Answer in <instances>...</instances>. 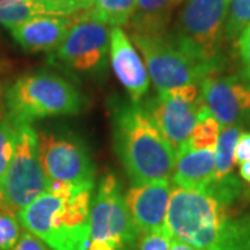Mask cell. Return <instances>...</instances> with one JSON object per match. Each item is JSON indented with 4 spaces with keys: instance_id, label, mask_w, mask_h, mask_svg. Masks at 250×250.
<instances>
[{
    "instance_id": "cell-1",
    "label": "cell",
    "mask_w": 250,
    "mask_h": 250,
    "mask_svg": "<svg viewBox=\"0 0 250 250\" xmlns=\"http://www.w3.org/2000/svg\"><path fill=\"white\" fill-rule=\"evenodd\" d=\"M166 227L196 250H250V215L233 217L229 205L208 189L174 188Z\"/></svg>"
},
{
    "instance_id": "cell-2",
    "label": "cell",
    "mask_w": 250,
    "mask_h": 250,
    "mask_svg": "<svg viewBox=\"0 0 250 250\" xmlns=\"http://www.w3.org/2000/svg\"><path fill=\"white\" fill-rule=\"evenodd\" d=\"M90 188L49 182V190L18 211L21 225L52 250H89Z\"/></svg>"
},
{
    "instance_id": "cell-3",
    "label": "cell",
    "mask_w": 250,
    "mask_h": 250,
    "mask_svg": "<svg viewBox=\"0 0 250 250\" xmlns=\"http://www.w3.org/2000/svg\"><path fill=\"white\" fill-rule=\"evenodd\" d=\"M114 143L120 160L134 184L164 181L171 177L177 150L138 103L114 110Z\"/></svg>"
},
{
    "instance_id": "cell-4",
    "label": "cell",
    "mask_w": 250,
    "mask_h": 250,
    "mask_svg": "<svg viewBox=\"0 0 250 250\" xmlns=\"http://www.w3.org/2000/svg\"><path fill=\"white\" fill-rule=\"evenodd\" d=\"M9 117L16 123L54 116L78 114L83 98L71 82L49 72H36L18 78L6 92Z\"/></svg>"
},
{
    "instance_id": "cell-5",
    "label": "cell",
    "mask_w": 250,
    "mask_h": 250,
    "mask_svg": "<svg viewBox=\"0 0 250 250\" xmlns=\"http://www.w3.org/2000/svg\"><path fill=\"white\" fill-rule=\"evenodd\" d=\"M228 0H188L170 34L174 42L215 74L221 65Z\"/></svg>"
},
{
    "instance_id": "cell-6",
    "label": "cell",
    "mask_w": 250,
    "mask_h": 250,
    "mask_svg": "<svg viewBox=\"0 0 250 250\" xmlns=\"http://www.w3.org/2000/svg\"><path fill=\"white\" fill-rule=\"evenodd\" d=\"M14 123V147L3 184V199L10 208L18 213L36 197L49 190L41 159L39 136L31 124Z\"/></svg>"
},
{
    "instance_id": "cell-7",
    "label": "cell",
    "mask_w": 250,
    "mask_h": 250,
    "mask_svg": "<svg viewBox=\"0 0 250 250\" xmlns=\"http://www.w3.org/2000/svg\"><path fill=\"white\" fill-rule=\"evenodd\" d=\"M132 41L141 50L147 74L157 90L197 85L213 74L202 62L185 53L167 32L132 34Z\"/></svg>"
},
{
    "instance_id": "cell-8",
    "label": "cell",
    "mask_w": 250,
    "mask_h": 250,
    "mask_svg": "<svg viewBox=\"0 0 250 250\" xmlns=\"http://www.w3.org/2000/svg\"><path fill=\"white\" fill-rule=\"evenodd\" d=\"M136 236L120 184L108 174L102 179L90 208L89 250H128L135 245Z\"/></svg>"
},
{
    "instance_id": "cell-9",
    "label": "cell",
    "mask_w": 250,
    "mask_h": 250,
    "mask_svg": "<svg viewBox=\"0 0 250 250\" xmlns=\"http://www.w3.org/2000/svg\"><path fill=\"white\" fill-rule=\"evenodd\" d=\"M39 159L47 182L93 189L95 166L85 145L75 136L41 132Z\"/></svg>"
},
{
    "instance_id": "cell-10",
    "label": "cell",
    "mask_w": 250,
    "mask_h": 250,
    "mask_svg": "<svg viewBox=\"0 0 250 250\" xmlns=\"http://www.w3.org/2000/svg\"><path fill=\"white\" fill-rule=\"evenodd\" d=\"M205 108L197 85L159 90L149 104V116L171 146L178 150L187 142Z\"/></svg>"
},
{
    "instance_id": "cell-11",
    "label": "cell",
    "mask_w": 250,
    "mask_h": 250,
    "mask_svg": "<svg viewBox=\"0 0 250 250\" xmlns=\"http://www.w3.org/2000/svg\"><path fill=\"white\" fill-rule=\"evenodd\" d=\"M110 29L89 9L75 14L74 24L54 52V59L74 71H93L106 59Z\"/></svg>"
},
{
    "instance_id": "cell-12",
    "label": "cell",
    "mask_w": 250,
    "mask_h": 250,
    "mask_svg": "<svg viewBox=\"0 0 250 250\" xmlns=\"http://www.w3.org/2000/svg\"><path fill=\"white\" fill-rule=\"evenodd\" d=\"M200 98L221 128L235 125L250 114V83L236 77L207 75L200 82Z\"/></svg>"
},
{
    "instance_id": "cell-13",
    "label": "cell",
    "mask_w": 250,
    "mask_h": 250,
    "mask_svg": "<svg viewBox=\"0 0 250 250\" xmlns=\"http://www.w3.org/2000/svg\"><path fill=\"white\" fill-rule=\"evenodd\" d=\"M171 188L167 179L134 184L126 192L125 205L138 233L156 231L166 225Z\"/></svg>"
},
{
    "instance_id": "cell-14",
    "label": "cell",
    "mask_w": 250,
    "mask_h": 250,
    "mask_svg": "<svg viewBox=\"0 0 250 250\" xmlns=\"http://www.w3.org/2000/svg\"><path fill=\"white\" fill-rule=\"evenodd\" d=\"M110 60L113 71L124 86L131 100L138 103L149 89V75L132 42L121 27L110 31Z\"/></svg>"
},
{
    "instance_id": "cell-15",
    "label": "cell",
    "mask_w": 250,
    "mask_h": 250,
    "mask_svg": "<svg viewBox=\"0 0 250 250\" xmlns=\"http://www.w3.org/2000/svg\"><path fill=\"white\" fill-rule=\"evenodd\" d=\"M75 16H38L9 28L11 36L27 52L56 50L74 24Z\"/></svg>"
},
{
    "instance_id": "cell-16",
    "label": "cell",
    "mask_w": 250,
    "mask_h": 250,
    "mask_svg": "<svg viewBox=\"0 0 250 250\" xmlns=\"http://www.w3.org/2000/svg\"><path fill=\"white\" fill-rule=\"evenodd\" d=\"M215 149L177 150V161L172 171L174 187L206 190L214 182Z\"/></svg>"
},
{
    "instance_id": "cell-17",
    "label": "cell",
    "mask_w": 250,
    "mask_h": 250,
    "mask_svg": "<svg viewBox=\"0 0 250 250\" xmlns=\"http://www.w3.org/2000/svg\"><path fill=\"white\" fill-rule=\"evenodd\" d=\"M184 0H136L129 27L132 34H164L174 9Z\"/></svg>"
},
{
    "instance_id": "cell-18",
    "label": "cell",
    "mask_w": 250,
    "mask_h": 250,
    "mask_svg": "<svg viewBox=\"0 0 250 250\" xmlns=\"http://www.w3.org/2000/svg\"><path fill=\"white\" fill-rule=\"evenodd\" d=\"M239 125L223 128L215 145V172L214 181H221L232 174L235 164V146L241 136Z\"/></svg>"
},
{
    "instance_id": "cell-19",
    "label": "cell",
    "mask_w": 250,
    "mask_h": 250,
    "mask_svg": "<svg viewBox=\"0 0 250 250\" xmlns=\"http://www.w3.org/2000/svg\"><path fill=\"white\" fill-rule=\"evenodd\" d=\"M136 0H93L89 11L92 16L110 27H121L131 21Z\"/></svg>"
},
{
    "instance_id": "cell-20",
    "label": "cell",
    "mask_w": 250,
    "mask_h": 250,
    "mask_svg": "<svg viewBox=\"0 0 250 250\" xmlns=\"http://www.w3.org/2000/svg\"><path fill=\"white\" fill-rule=\"evenodd\" d=\"M221 125L214 117L210 114V111L205 108L199 114V121L193 128L190 136L181 147L188 150H202V149H215V145L220 136ZM179 147V149H181Z\"/></svg>"
},
{
    "instance_id": "cell-21",
    "label": "cell",
    "mask_w": 250,
    "mask_h": 250,
    "mask_svg": "<svg viewBox=\"0 0 250 250\" xmlns=\"http://www.w3.org/2000/svg\"><path fill=\"white\" fill-rule=\"evenodd\" d=\"M38 16H50L41 4L27 0H0V24L16 27Z\"/></svg>"
},
{
    "instance_id": "cell-22",
    "label": "cell",
    "mask_w": 250,
    "mask_h": 250,
    "mask_svg": "<svg viewBox=\"0 0 250 250\" xmlns=\"http://www.w3.org/2000/svg\"><path fill=\"white\" fill-rule=\"evenodd\" d=\"M250 24V0H229L227 4L225 38L236 39Z\"/></svg>"
},
{
    "instance_id": "cell-23",
    "label": "cell",
    "mask_w": 250,
    "mask_h": 250,
    "mask_svg": "<svg viewBox=\"0 0 250 250\" xmlns=\"http://www.w3.org/2000/svg\"><path fill=\"white\" fill-rule=\"evenodd\" d=\"M14 147V123L9 116L0 120V192L3 189ZM3 195V193H1Z\"/></svg>"
},
{
    "instance_id": "cell-24",
    "label": "cell",
    "mask_w": 250,
    "mask_h": 250,
    "mask_svg": "<svg viewBox=\"0 0 250 250\" xmlns=\"http://www.w3.org/2000/svg\"><path fill=\"white\" fill-rule=\"evenodd\" d=\"M16 213L0 202V250H13L20 239V225Z\"/></svg>"
},
{
    "instance_id": "cell-25",
    "label": "cell",
    "mask_w": 250,
    "mask_h": 250,
    "mask_svg": "<svg viewBox=\"0 0 250 250\" xmlns=\"http://www.w3.org/2000/svg\"><path fill=\"white\" fill-rule=\"evenodd\" d=\"M93 0H42V7L50 16L70 17L90 9Z\"/></svg>"
},
{
    "instance_id": "cell-26",
    "label": "cell",
    "mask_w": 250,
    "mask_h": 250,
    "mask_svg": "<svg viewBox=\"0 0 250 250\" xmlns=\"http://www.w3.org/2000/svg\"><path fill=\"white\" fill-rule=\"evenodd\" d=\"M171 239L172 236L170 231L164 225L156 231L145 233L139 245V250H168Z\"/></svg>"
},
{
    "instance_id": "cell-27",
    "label": "cell",
    "mask_w": 250,
    "mask_h": 250,
    "mask_svg": "<svg viewBox=\"0 0 250 250\" xmlns=\"http://www.w3.org/2000/svg\"><path fill=\"white\" fill-rule=\"evenodd\" d=\"M238 49L243 64L245 78L250 83V24L243 29V32L238 38Z\"/></svg>"
},
{
    "instance_id": "cell-28",
    "label": "cell",
    "mask_w": 250,
    "mask_h": 250,
    "mask_svg": "<svg viewBox=\"0 0 250 250\" xmlns=\"http://www.w3.org/2000/svg\"><path fill=\"white\" fill-rule=\"evenodd\" d=\"M13 250H49L42 241H39L31 232H24L16 243Z\"/></svg>"
},
{
    "instance_id": "cell-29",
    "label": "cell",
    "mask_w": 250,
    "mask_h": 250,
    "mask_svg": "<svg viewBox=\"0 0 250 250\" xmlns=\"http://www.w3.org/2000/svg\"><path fill=\"white\" fill-rule=\"evenodd\" d=\"M250 160V132H242L235 146V161L245 163Z\"/></svg>"
},
{
    "instance_id": "cell-30",
    "label": "cell",
    "mask_w": 250,
    "mask_h": 250,
    "mask_svg": "<svg viewBox=\"0 0 250 250\" xmlns=\"http://www.w3.org/2000/svg\"><path fill=\"white\" fill-rule=\"evenodd\" d=\"M168 250H196V249H195V248H192L190 245L185 243V242L172 238L170 242V249Z\"/></svg>"
},
{
    "instance_id": "cell-31",
    "label": "cell",
    "mask_w": 250,
    "mask_h": 250,
    "mask_svg": "<svg viewBox=\"0 0 250 250\" xmlns=\"http://www.w3.org/2000/svg\"><path fill=\"white\" fill-rule=\"evenodd\" d=\"M239 174L242 179H245L248 184H250V160L239 164Z\"/></svg>"
},
{
    "instance_id": "cell-32",
    "label": "cell",
    "mask_w": 250,
    "mask_h": 250,
    "mask_svg": "<svg viewBox=\"0 0 250 250\" xmlns=\"http://www.w3.org/2000/svg\"><path fill=\"white\" fill-rule=\"evenodd\" d=\"M27 1H32V3H38V4L42 3V0H27ZM41 6H42V4H41Z\"/></svg>"
},
{
    "instance_id": "cell-33",
    "label": "cell",
    "mask_w": 250,
    "mask_h": 250,
    "mask_svg": "<svg viewBox=\"0 0 250 250\" xmlns=\"http://www.w3.org/2000/svg\"><path fill=\"white\" fill-rule=\"evenodd\" d=\"M0 202H3V203H4V199H3V195H1V192H0Z\"/></svg>"
}]
</instances>
